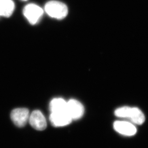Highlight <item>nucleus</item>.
<instances>
[{
  "label": "nucleus",
  "instance_id": "nucleus-8",
  "mask_svg": "<svg viewBox=\"0 0 148 148\" xmlns=\"http://www.w3.org/2000/svg\"><path fill=\"white\" fill-rule=\"evenodd\" d=\"M114 127L117 132L124 135L130 136L137 132V129L134 124L128 122L116 121L114 124Z\"/></svg>",
  "mask_w": 148,
  "mask_h": 148
},
{
  "label": "nucleus",
  "instance_id": "nucleus-7",
  "mask_svg": "<svg viewBox=\"0 0 148 148\" xmlns=\"http://www.w3.org/2000/svg\"><path fill=\"white\" fill-rule=\"evenodd\" d=\"M50 121L54 127H63L71 123L72 119L66 112L51 113Z\"/></svg>",
  "mask_w": 148,
  "mask_h": 148
},
{
  "label": "nucleus",
  "instance_id": "nucleus-6",
  "mask_svg": "<svg viewBox=\"0 0 148 148\" xmlns=\"http://www.w3.org/2000/svg\"><path fill=\"white\" fill-rule=\"evenodd\" d=\"M29 121L31 126L36 130L42 131L47 127L46 120L40 111H34L30 115Z\"/></svg>",
  "mask_w": 148,
  "mask_h": 148
},
{
  "label": "nucleus",
  "instance_id": "nucleus-5",
  "mask_svg": "<svg viewBox=\"0 0 148 148\" xmlns=\"http://www.w3.org/2000/svg\"><path fill=\"white\" fill-rule=\"evenodd\" d=\"M66 112L72 120L78 119L84 115V106L77 100H70L67 102Z\"/></svg>",
  "mask_w": 148,
  "mask_h": 148
},
{
  "label": "nucleus",
  "instance_id": "nucleus-11",
  "mask_svg": "<svg viewBox=\"0 0 148 148\" xmlns=\"http://www.w3.org/2000/svg\"><path fill=\"white\" fill-rule=\"evenodd\" d=\"M23 1H27V0H23Z\"/></svg>",
  "mask_w": 148,
  "mask_h": 148
},
{
  "label": "nucleus",
  "instance_id": "nucleus-2",
  "mask_svg": "<svg viewBox=\"0 0 148 148\" xmlns=\"http://www.w3.org/2000/svg\"><path fill=\"white\" fill-rule=\"evenodd\" d=\"M45 10L50 17L58 19L64 18L68 13V9L66 4L57 1H51L47 3Z\"/></svg>",
  "mask_w": 148,
  "mask_h": 148
},
{
  "label": "nucleus",
  "instance_id": "nucleus-4",
  "mask_svg": "<svg viewBox=\"0 0 148 148\" xmlns=\"http://www.w3.org/2000/svg\"><path fill=\"white\" fill-rule=\"evenodd\" d=\"M29 112L25 108H19L12 111L11 118L13 122L18 127H22L27 124L29 118Z\"/></svg>",
  "mask_w": 148,
  "mask_h": 148
},
{
  "label": "nucleus",
  "instance_id": "nucleus-1",
  "mask_svg": "<svg viewBox=\"0 0 148 148\" xmlns=\"http://www.w3.org/2000/svg\"><path fill=\"white\" fill-rule=\"evenodd\" d=\"M115 113L117 117L129 119L132 123L137 124H142L145 119L144 114L138 108L124 106L116 109Z\"/></svg>",
  "mask_w": 148,
  "mask_h": 148
},
{
  "label": "nucleus",
  "instance_id": "nucleus-9",
  "mask_svg": "<svg viewBox=\"0 0 148 148\" xmlns=\"http://www.w3.org/2000/svg\"><path fill=\"white\" fill-rule=\"evenodd\" d=\"M14 10V3L12 0H0V16L10 17Z\"/></svg>",
  "mask_w": 148,
  "mask_h": 148
},
{
  "label": "nucleus",
  "instance_id": "nucleus-3",
  "mask_svg": "<svg viewBox=\"0 0 148 148\" xmlns=\"http://www.w3.org/2000/svg\"><path fill=\"white\" fill-rule=\"evenodd\" d=\"M43 10L35 4H29L25 6L23 14L30 24H36L38 22L43 14Z\"/></svg>",
  "mask_w": 148,
  "mask_h": 148
},
{
  "label": "nucleus",
  "instance_id": "nucleus-10",
  "mask_svg": "<svg viewBox=\"0 0 148 148\" xmlns=\"http://www.w3.org/2000/svg\"><path fill=\"white\" fill-rule=\"evenodd\" d=\"M67 102L62 98L53 99L49 104L51 113L66 112Z\"/></svg>",
  "mask_w": 148,
  "mask_h": 148
}]
</instances>
